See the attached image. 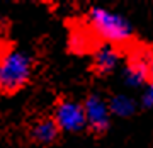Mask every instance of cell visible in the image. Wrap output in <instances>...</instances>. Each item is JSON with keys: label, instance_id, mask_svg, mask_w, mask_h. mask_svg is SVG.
Here are the masks:
<instances>
[{"label": "cell", "instance_id": "cell-1", "mask_svg": "<svg viewBox=\"0 0 153 148\" xmlns=\"http://www.w3.org/2000/svg\"><path fill=\"white\" fill-rule=\"evenodd\" d=\"M33 73V60L19 49L5 51L0 56V92L14 94L29 82Z\"/></svg>", "mask_w": 153, "mask_h": 148}, {"label": "cell", "instance_id": "cell-2", "mask_svg": "<svg viewBox=\"0 0 153 148\" xmlns=\"http://www.w3.org/2000/svg\"><path fill=\"white\" fill-rule=\"evenodd\" d=\"M88 24L99 38L109 43H124L133 34L131 24L128 19L102 7H94L90 10Z\"/></svg>", "mask_w": 153, "mask_h": 148}, {"label": "cell", "instance_id": "cell-3", "mask_svg": "<svg viewBox=\"0 0 153 148\" xmlns=\"http://www.w3.org/2000/svg\"><path fill=\"white\" fill-rule=\"evenodd\" d=\"M55 124L58 129L63 131H80L85 126V116H83L82 104H78L75 100H63L58 104L55 111Z\"/></svg>", "mask_w": 153, "mask_h": 148}, {"label": "cell", "instance_id": "cell-4", "mask_svg": "<svg viewBox=\"0 0 153 148\" xmlns=\"http://www.w3.org/2000/svg\"><path fill=\"white\" fill-rule=\"evenodd\" d=\"M83 116H85V124L92 128L94 131L97 133H104L109 128L111 123V112L102 97L99 95H90L87 97V100L82 104Z\"/></svg>", "mask_w": 153, "mask_h": 148}, {"label": "cell", "instance_id": "cell-5", "mask_svg": "<svg viewBox=\"0 0 153 148\" xmlns=\"http://www.w3.org/2000/svg\"><path fill=\"white\" fill-rule=\"evenodd\" d=\"M150 75H152V56L150 53H146L145 56H138L128 65L124 71L126 82L133 85V87H140L143 83H146L150 80Z\"/></svg>", "mask_w": 153, "mask_h": 148}, {"label": "cell", "instance_id": "cell-6", "mask_svg": "<svg viewBox=\"0 0 153 148\" xmlns=\"http://www.w3.org/2000/svg\"><path fill=\"white\" fill-rule=\"evenodd\" d=\"M119 63V55L112 46L105 44V46H100V48L95 51L94 55V66L95 70L100 71V73H109L117 66Z\"/></svg>", "mask_w": 153, "mask_h": 148}, {"label": "cell", "instance_id": "cell-7", "mask_svg": "<svg viewBox=\"0 0 153 148\" xmlns=\"http://www.w3.org/2000/svg\"><path fill=\"white\" fill-rule=\"evenodd\" d=\"M58 126L55 124V121L53 119H43L36 123L33 128V138L36 140L38 143H44V145H48V143L55 141L56 136H58Z\"/></svg>", "mask_w": 153, "mask_h": 148}, {"label": "cell", "instance_id": "cell-8", "mask_svg": "<svg viewBox=\"0 0 153 148\" xmlns=\"http://www.w3.org/2000/svg\"><path fill=\"white\" fill-rule=\"evenodd\" d=\"M107 107H109L111 114L119 116V118H128V116L134 114L136 102L131 97L124 95V94H119V95H116V97L111 99V102L107 104Z\"/></svg>", "mask_w": 153, "mask_h": 148}, {"label": "cell", "instance_id": "cell-9", "mask_svg": "<svg viewBox=\"0 0 153 148\" xmlns=\"http://www.w3.org/2000/svg\"><path fill=\"white\" fill-rule=\"evenodd\" d=\"M141 106L146 107V109H150L153 106V89L150 87V85L145 89V92H143V95H141Z\"/></svg>", "mask_w": 153, "mask_h": 148}]
</instances>
